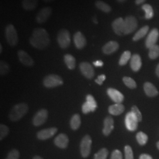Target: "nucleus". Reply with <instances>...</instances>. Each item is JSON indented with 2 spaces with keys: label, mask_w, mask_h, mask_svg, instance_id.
Instances as JSON below:
<instances>
[{
  "label": "nucleus",
  "mask_w": 159,
  "mask_h": 159,
  "mask_svg": "<svg viewBox=\"0 0 159 159\" xmlns=\"http://www.w3.org/2000/svg\"><path fill=\"white\" fill-rule=\"evenodd\" d=\"M30 43L37 49L44 50L50 43L49 34L44 29L35 28L33 30L30 38Z\"/></svg>",
  "instance_id": "obj_1"
},
{
  "label": "nucleus",
  "mask_w": 159,
  "mask_h": 159,
  "mask_svg": "<svg viewBox=\"0 0 159 159\" xmlns=\"http://www.w3.org/2000/svg\"><path fill=\"white\" fill-rule=\"evenodd\" d=\"M29 106L27 104L21 102L15 105L12 108L9 114V118L12 121H17L28 113Z\"/></svg>",
  "instance_id": "obj_2"
},
{
  "label": "nucleus",
  "mask_w": 159,
  "mask_h": 159,
  "mask_svg": "<svg viewBox=\"0 0 159 159\" xmlns=\"http://www.w3.org/2000/svg\"><path fill=\"white\" fill-rule=\"evenodd\" d=\"M6 40L8 44L11 47L17 46L18 43V36L15 27L11 24H8L5 29Z\"/></svg>",
  "instance_id": "obj_3"
},
{
  "label": "nucleus",
  "mask_w": 159,
  "mask_h": 159,
  "mask_svg": "<svg viewBox=\"0 0 159 159\" xmlns=\"http://www.w3.org/2000/svg\"><path fill=\"white\" fill-rule=\"evenodd\" d=\"M57 40L60 48L62 49L67 48L71 43V35L68 30L61 29L58 32Z\"/></svg>",
  "instance_id": "obj_4"
},
{
  "label": "nucleus",
  "mask_w": 159,
  "mask_h": 159,
  "mask_svg": "<svg viewBox=\"0 0 159 159\" xmlns=\"http://www.w3.org/2000/svg\"><path fill=\"white\" fill-rule=\"evenodd\" d=\"M63 84V79L57 74H49L43 80V85L47 88H54Z\"/></svg>",
  "instance_id": "obj_5"
},
{
  "label": "nucleus",
  "mask_w": 159,
  "mask_h": 159,
  "mask_svg": "<svg viewBox=\"0 0 159 159\" xmlns=\"http://www.w3.org/2000/svg\"><path fill=\"white\" fill-rule=\"evenodd\" d=\"M92 140L91 137L87 134L82 139L80 143V153L81 156L84 158H87L91 153Z\"/></svg>",
  "instance_id": "obj_6"
},
{
  "label": "nucleus",
  "mask_w": 159,
  "mask_h": 159,
  "mask_svg": "<svg viewBox=\"0 0 159 159\" xmlns=\"http://www.w3.org/2000/svg\"><path fill=\"white\" fill-rule=\"evenodd\" d=\"M125 29L124 34H131L134 31L138 26V23L136 17L132 16H129L125 18Z\"/></svg>",
  "instance_id": "obj_7"
},
{
  "label": "nucleus",
  "mask_w": 159,
  "mask_h": 159,
  "mask_svg": "<svg viewBox=\"0 0 159 159\" xmlns=\"http://www.w3.org/2000/svg\"><path fill=\"white\" fill-rule=\"evenodd\" d=\"M52 9L50 7H45L41 8L35 17V20L39 24H43L47 21L51 17Z\"/></svg>",
  "instance_id": "obj_8"
},
{
  "label": "nucleus",
  "mask_w": 159,
  "mask_h": 159,
  "mask_svg": "<svg viewBox=\"0 0 159 159\" xmlns=\"http://www.w3.org/2000/svg\"><path fill=\"white\" fill-rule=\"evenodd\" d=\"M48 116V111L45 108L41 109L34 115L33 119V124L35 126L43 125L47 121Z\"/></svg>",
  "instance_id": "obj_9"
},
{
  "label": "nucleus",
  "mask_w": 159,
  "mask_h": 159,
  "mask_svg": "<svg viewBox=\"0 0 159 159\" xmlns=\"http://www.w3.org/2000/svg\"><path fill=\"white\" fill-rule=\"evenodd\" d=\"M139 120L131 111L127 113L125 117V125L127 130L131 131L136 130Z\"/></svg>",
  "instance_id": "obj_10"
},
{
  "label": "nucleus",
  "mask_w": 159,
  "mask_h": 159,
  "mask_svg": "<svg viewBox=\"0 0 159 159\" xmlns=\"http://www.w3.org/2000/svg\"><path fill=\"white\" fill-rule=\"evenodd\" d=\"M79 68L81 73L87 79H91L94 76V70L90 63L82 62L80 64Z\"/></svg>",
  "instance_id": "obj_11"
},
{
  "label": "nucleus",
  "mask_w": 159,
  "mask_h": 159,
  "mask_svg": "<svg viewBox=\"0 0 159 159\" xmlns=\"http://www.w3.org/2000/svg\"><path fill=\"white\" fill-rule=\"evenodd\" d=\"M17 55L20 61L25 66L32 67L34 66V60L26 51L20 50L18 51Z\"/></svg>",
  "instance_id": "obj_12"
},
{
  "label": "nucleus",
  "mask_w": 159,
  "mask_h": 159,
  "mask_svg": "<svg viewBox=\"0 0 159 159\" xmlns=\"http://www.w3.org/2000/svg\"><path fill=\"white\" fill-rule=\"evenodd\" d=\"M58 131L56 127H50L46 129H43L39 131L37 134V138L41 140H46L54 136Z\"/></svg>",
  "instance_id": "obj_13"
},
{
  "label": "nucleus",
  "mask_w": 159,
  "mask_h": 159,
  "mask_svg": "<svg viewBox=\"0 0 159 159\" xmlns=\"http://www.w3.org/2000/svg\"><path fill=\"white\" fill-rule=\"evenodd\" d=\"M112 29L114 32L118 35H124V29H125V20L119 17L114 20L111 24Z\"/></svg>",
  "instance_id": "obj_14"
},
{
  "label": "nucleus",
  "mask_w": 159,
  "mask_h": 159,
  "mask_svg": "<svg viewBox=\"0 0 159 159\" xmlns=\"http://www.w3.org/2000/svg\"><path fill=\"white\" fill-rule=\"evenodd\" d=\"M159 31L157 29H154L150 32L146 40V47L148 48H150L152 46L156 44L157 40L159 39Z\"/></svg>",
  "instance_id": "obj_15"
},
{
  "label": "nucleus",
  "mask_w": 159,
  "mask_h": 159,
  "mask_svg": "<svg viewBox=\"0 0 159 159\" xmlns=\"http://www.w3.org/2000/svg\"><path fill=\"white\" fill-rule=\"evenodd\" d=\"M73 39L76 48L80 50L84 48L87 44L86 38L81 31H77L74 34Z\"/></svg>",
  "instance_id": "obj_16"
},
{
  "label": "nucleus",
  "mask_w": 159,
  "mask_h": 159,
  "mask_svg": "<svg viewBox=\"0 0 159 159\" xmlns=\"http://www.w3.org/2000/svg\"><path fill=\"white\" fill-rule=\"evenodd\" d=\"M109 97L116 103H121L123 102L125 97L121 93L113 88H109L107 90Z\"/></svg>",
  "instance_id": "obj_17"
},
{
  "label": "nucleus",
  "mask_w": 159,
  "mask_h": 159,
  "mask_svg": "<svg viewBox=\"0 0 159 159\" xmlns=\"http://www.w3.org/2000/svg\"><path fill=\"white\" fill-rule=\"evenodd\" d=\"M55 145L60 148H66L69 143L68 136L64 133H61L58 135L54 140Z\"/></svg>",
  "instance_id": "obj_18"
},
{
  "label": "nucleus",
  "mask_w": 159,
  "mask_h": 159,
  "mask_svg": "<svg viewBox=\"0 0 159 159\" xmlns=\"http://www.w3.org/2000/svg\"><path fill=\"white\" fill-rule=\"evenodd\" d=\"M119 48V44L117 42L110 41L102 47V51L105 54H111L117 51Z\"/></svg>",
  "instance_id": "obj_19"
},
{
  "label": "nucleus",
  "mask_w": 159,
  "mask_h": 159,
  "mask_svg": "<svg viewBox=\"0 0 159 159\" xmlns=\"http://www.w3.org/2000/svg\"><path fill=\"white\" fill-rule=\"evenodd\" d=\"M114 129V120L110 116L105 118L104 120V128L102 133L104 136H108Z\"/></svg>",
  "instance_id": "obj_20"
},
{
  "label": "nucleus",
  "mask_w": 159,
  "mask_h": 159,
  "mask_svg": "<svg viewBox=\"0 0 159 159\" xmlns=\"http://www.w3.org/2000/svg\"><path fill=\"white\" fill-rule=\"evenodd\" d=\"M142 59L139 54H134L131 56L130 60V67L132 70L137 72L142 67Z\"/></svg>",
  "instance_id": "obj_21"
},
{
  "label": "nucleus",
  "mask_w": 159,
  "mask_h": 159,
  "mask_svg": "<svg viewBox=\"0 0 159 159\" xmlns=\"http://www.w3.org/2000/svg\"><path fill=\"white\" fill-rule=\"evenodd\" d=\"M125 106L121 103H116L108 107V112L113 116H119L125 111Z\"/></svg>",
  "instance_id": "obj_22"
},
{
  "label": "nucleus",
  "mask_w": 159,
  "mask_h": 159,
  "mask_svg": "<svg viewBox=\"0 0 159 159\" xmlns=\"http://www.w3.org/2000/svg\"><path fill=\"white\" fill-rule=\"evenodd\" d=\"M144 90L148 96L155 97L159 94L156 87L149 82H147L144 84Z\"/></svg>",
  "instance_id": "obj_23"
},
{
  "label": "nucleus",
  "mask_w": 159,
  "mask_h": 159,
  "mask_svg": "<svg viewBox=\"0 0 159 159\" xmlns=\"http://www.w3.org/2000/svg\"><path fill=\"white\" fill-rule=\"evenodd\" d=\"M39 0H23L21 5L23 9L26 11H33L38 6Z\"/></svg>",
  "instance_id": "obj_24"
},
{
  "label": "nucleus",
  "mask_w": 159,
  "mask_h": 159,
  "mask_svg": "<svg viewBox=\"0 0 159 159\" xmlns=\"http://www.w3.org/2000/svg\"><path fill=\"white\" fill-rule=\"evenodd\" d=\"M81 123V117L79 114H75L71 117L70 125L72 130H78L80 127Z\"/></svg>",
  "instance_id": "obj_25"
},
{
  "label": "nucleus",
  "mask_w": 159,
  "mask_h": 159,
  "mask_svg": "<svg viewBox=\"0 0 159 159\" xmlns=\"http://www.w3.org/2000/svg\"><path fill=\"white\" fill-rule=\"evenodd\" d=\"M64 60L67 67L70 70H74L76 66V60L74 56L71 54H67L64 56Z\"/></svg>",
  "instance_id": "obj_26"
},
{
  "label": "nucleus",
  "mask_w": 159,
  "mask_h": 159,
  "mask_svg": "<svg viewBox=\"0 0 159 159\" xmlns=\"http://www.w3.org/2000/svg\"><path fill=\"white\" fill-rule=\"evenodd\" d=\"M95 6L99 10L104 12L108 13L111 11V7L108 4L100 0H97L95 2Z\"/></svg>",
  "instance_id": "obj_27"
},
{
  "label": "nucleus",
  "mask_w": 159,
  "mask_h": 159,
  "mask_svg": "<svg viewBox=\"0 0 159 159\" xmlns=\"http://www.w3.org/2000/svg\"><path fill=\"white\" fill-rule=\"evenodd\" d=\"M149 30V27L148 25L143 27L142 28L140 29L133 37V40L134 41H137L138 40L142 39L148 33Z\"/></svg>",
  "instance_id": "obj_28"
},
{
  "label": "nucleus",
  "mask_w": 159,
  "mask_h": 159,
  "mask_svg": "<svg viewBox=\"0 0 159 159\" xmlns=\"http://www.w3.org/2000/svg\"><path fill=\"white\" fill-rule=\"evenodd\" d=\"M143 10L145 12V18L147 20H150L154 16L153 10L152 6L148 4H144L142 6Z\"/></svg>",
  "instance_id": "obj_29"
},
{
  "label": "nucleus",
  "mask_w": 159,
  "mask_h": 159,
  "mask_svg": "<svg viewBox=\"0 0 159 159\" xmlns=\"http://www.w3.org/2000/svg\"><path fill=\"white\" fill-rule=\"evenodd\" d=\"M131 58V55L130 51H125L122 54L120 58L119 64L120 66H125L128 61L130 60Z\"/></svg>",
  "instance_id": "obj_30"
},
{
  "label": "nucleus",
  "mask_w": 159,
  "mask_h": 159,
  "mask_svg": "<svg viewBox=\"0 0 159 159\" xmlns=\"http://www.w3.org/2000/svg\"><path fill=\"white\" fill-rule=\"evenodd\" d=\"M148 56L152 59L154 60L156 59L159 56V46L158 45H154L152 46L149 48V52H148Z\"/></svg>",
  "instance_id": "obj_31"
},
{
  "label": "nucleus",
  "mask_w": 159,
  "mask_h": 159,
  "mask_svg": "<svg viewBox=\"0 0 159 159\" xmlns=\"http://www.w3.org/2000/svg\"><path fill=\"white\" fill-rule=\"evenodd\" d=\"M136 139L139 144L143 146L148 142V137L144 133L140 131L137 134Z\"/></svg>",
  "instance_id": "obj_32"
},
{
  "label": "nucleus",
  "mask_w": 159,
  "mask_h": 159,
  "mask_svg": "<svg viewBox=\"0 0 159 159\" xmlns=\"http://www.w3.org/2000/svg\"><path fill=\"white\" fill-rule=\"evenodd\" d=\"M108 154V150L106 148H102L94 154V159H107Z\"/></svg>",
  "instance_id": "obj_33"
},
{
  "label": "nucleus",
  "mask_w": 159,
  "mask_h": 159,
  "mask_svg": "<svg viewBox=\"0 0 159 159\" xmlns=\"http://www.w3.org/2000/svg\"><path fill=\"white\" fill-rule=\"evenodd\" d=\"M10 71L9 64L4 60L0 61V74L1 75H5Z\"/></svg>",
  "instance_id": "obj_34"
},
{
  "label": "nucleus",
  "mask_w": 159,
  "mask_h": 159,
  "mask_svg": "<svg viewBox=\"0 0 159 159\" xmlns=\"http://www.w3.org/2000/svg\"><path fill=\"white\" fill-rule=\"evenodd\" d=\"M123 83H125L127 87L133 89H135L137 87L136 83L135 82V81L133 79H131V77H125L123 79Z\"/></svg>",
  "instance_id": "obj_35"
},
{
  "label": "nucleus",
  "mask_w": 159,
  "mask_h": 159,
  "mask_svg": "<svg viewBox=\"0 0 159 159\" xmlns=\"http://www.w3.org/2000/svg\"><path fill=\"white\" fill-rule=\"evenodd\" d=\"M86 102H88L93 108V111H94L96 108H97V102L94 98V97L91 94H88L86 96Z\"/></svg>",
  "instance_id": "obj_36"
},
{
  "label": "nucleus",
  "mask_w": 159,
  "mask_h": 159,
  "mask_svg": "<svg viewBox=\"0 0 159 159\" xmlns=\"http://www.w3.org/2000/svg\"><path fill=\"white\" fill-rule=\"evenodd\" d=\"M9 133V129L7 125L1 124L0 125V140H2Z\"/></svg>",
  "instance_id": "obj_37"
},
{
  "label": "nucleus",
  "mask_w": 159,
  "mask_h": 159,
  "mask_svg": "<svg viewBox=\"0 0 159 159\" xmlns=\"http://www.w3.org/2000/svg\"><path fill=\"white\" fill-rule=\"evenodd\" d=\"M20 152L17 149H13L10 151L6 159H19Z\"/></svg>",
  "instance_id": "obj_38"
},
{
  "label": "nucleus",
  "mask_w": 159,
  "mask_h": 159,
  "mask_svg": "<svg viewBox=\"0 0 159 159\" xmlns=\"http://www.w3.org/2000/svg\"><path fill=\"white\" fill-rule=\"evenodd\" d=\"M125 159H134L133 152L130 146H125Z\"/></svg>",
  "instance_id": "obj_39"
},
{
  "label": "nucleus",
  "mask_w": 159,
  "mask_h": 159,
  "mask_svg": "<svg viewBox=\"0 0 159 159\" xmlns=\"http://www.w3.org/2000/svg\"><path fill=\"white\" fill-rule=\"evenodd\" d=\"M131 111L136 116L139 121H141L142 120V115L141 112L140 111L139 109L137 108V106H133L132 108H131Z\"/></svg>",
  "instance_id": "obj_40"
},
{
  "label": "nucleus",
  "mask_w": 159,
  "mask_h": 159,
  "mask_svg": "<svg viewBox=\"0 0 159 159\" xmlns=\"http://www.w3.org/2000/svg\"><path fill=\"white\" fill-rule=\"evenodd\" d=\"M82 111L85 114L89 113L90 112H93V108L91 107V106L87 102H85L82 106Z\"/></svg>",
  "instance_id": "obj_41"
},
{
  "label": "nucleus",
  "mask_w": 159,
  "mask_h": 159,
  "mask_svg": "<svg viewBox=\"0 0 159 159\" xmlns=\"http://www.w3.org/2000/svg\"><path fill=\"white\" fill-rule=\"evenodd\" d=\"M110 159H123L121 152L119 150H115L112 152Z\"/></svg>",
  "instance_id": "obj_42"
},
{
  "label": "nucleus",
  "mask_w": 159,
  "mask_h": 159,
  "mask_svg": "<svg viewBox=\"0 0 159 159\" xmlns=\"http://www.w3.org/2000/svg\"><path fill=\"white\" fill-rule=\"evenodd\" d=\"M106 79V77L104 74H102L98 76L97 79L95 80V82L98 85H102L103 82L105 81Z\"/></svg>",
  "instance_id": "obj_43"
},
{
  "label": "nucleus",
  "mask_w": 159,
  "mask_h": 159,
  "mask_svg": "<svg viewBox=\"0 0 159 159\" xmlns=\"http://www.w3.org/2000/svg\"><path fill=\"white\" fill-rule=\"evenodd\" d=\"M93 65L94 66H96V67H102V66H103V64H104V63L102 62V60H96V61H94L93 63Z\"/></svg>",
  "instance_id": "obj_44"
},
{
  "label": "nucleus",
  "mask_w": 159,
  "mask_h": 159,
  "mask_svg": "<svg viewBox=\"0 0 159 159\" xmlns=\"http://www.w3.org/2000/svg\"><path fill=\"white\" fill-rule=\"evenodd\" d=\"M139 159H153L152 156L147 154H142L140 156Z\"/></svg>",
  "instance_id": "obj_45"
},
{
  "label": "nucleus",
  "mask_w": 159,
  "mask_h": 159,
  "mask_svg": "<svg viewBox=\"0 0 159 159\" xmlns=\"http://www.w3.org/2000/svg\"><path fill=\"white\" fill-rule=\"evenodd\" d=\"M92 21L95 24H98V20H97V17L96 16H94L93 17H92Z\"/></svg>",
  "instance_id": "obj_46"
},
{
  "label": "nucleus",
  "mask_w": 159,
  "mask_h": 159,
  "mask_svg": "<svg viewBox=\"0 0 159 159\" xmlns=\"http://www.w3.org/2000/svg\"><path fill=\"white\" fill-rule=\"evenodd\" d=\"M146 0H136V4L139 5V4H141L143 3Z\"/></svg>",
  "instance_id": "obj_47"
},
{
  "label": "nucleus",
  "mask_w": 159,
  "mask_h": 159,
  "mask_svg": "<svg viewBox=\"0 0 159 159\" xmlns=\"http://www.w3.org/2000/svg\"><path fill=\"white\" fill-rule=\"evenodd\" d=\"M156 74H157V75L159 77V64L157 65V67H156Z\"/></svg>",
  "instance_id": "obj_48"
},
{
  "label": "nucleus",
  "mask_w": 159,
  "mask_h": 159,
  "mask_svg": "<svg viewBox=\"0 0 159 159\" xmlns=\"http://www.w3.org/2000/svg\"><path fill=\"white\" fill-rule=\"evenodd\" d=\"M33 159H44L43 158H42L41 156H35L33 157Z\"/></svg>",
  "instance_id": "obj_49"
},
{
  "label": "nucleus",
  "mask_w": 159,
  "mask_h": 159,
  "mask_svg": "<svg viewBox=\"0 0 159 159\" xmlns=\"http://www.w3.org/2000/svg\"><path fill=\"white\" fill-rule=\"evenodd\" d=\"M44 2H52V1H55V0H43Z\"/></svg>",
  "instance_id": "obj_50"
},
{
  "label": "nucleus",
  "mask_w": 159,
  "mask_h": 159,
  "mask_svg": "<svg viewBox=\"0 0 159 159\" xmlns=\"http://www.w3.org/2000/svg\"><path fill=\"white\" fill-rule=\"evenodd\" d=\"M2 52V46L1 44H0V52L1 53Z\"/></svg>",
  "instance_id": "obj_51"
},
{
  "label": "nucleus",
  "mask_w": 159,
  "mask_h": 159,
  "mask_svg": "<svg viewBox=\"0 0 159 159\" xmlns=\"http://www.w3.org/2000/svg\"><path fill=\"white\" fill-rule=\"evenodd\" d=\"M118 2H125V1L126 0H117Z\"/></svg>",
  "instance_id": "obj_52"
},
{
  "label": "nucleus",
  "mask_w": 159,
  "mask_h": 159,
  "mask_svg": "<svg viewBox=\"0 0 159 159\" xmlns=\"http://www.w3.org/2000/svg\"><path fill=\"white\" fill-rule=\"evenodd\" d=\"M157 148L159 150V142L157 143Z\"/></svg>",
  "instance_id": "obj_53"
}]
</instances>
